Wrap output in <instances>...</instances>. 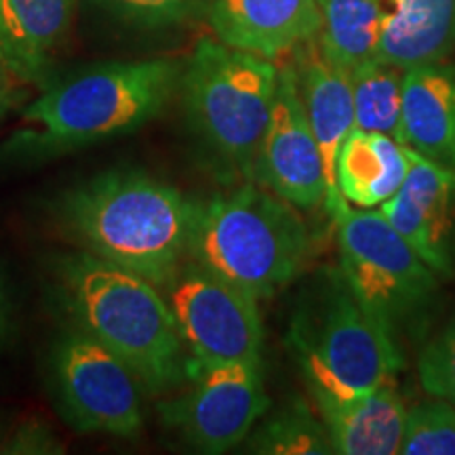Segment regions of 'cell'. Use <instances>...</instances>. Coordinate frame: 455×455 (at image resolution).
I'll return each mask as SVG.
<instances>
[{
  "instance_id": "5b68a950",
  "label": "cell",
  "mask_w": 455,
  "mask_h": 455,
  "mask_svg": "<svg viewBox=\"0 0 455 455\" xmlns=\"http://www.w3.org/2000/svg\"><path fill=\"white\" fill-rule=\"evenodd\" d=\"M278 66L268 57L201 38L181 70L186 123L220 175L255 181L272 118Z\"/></svg>"
},
{
  "instance_id": "9a60e30c",
  "label": "cell",
  "mask_w": 455,
  "mask_h": 455,
  "mask_svg": "<svg viewBox=\"0 0 455 455\" xmlns=\"http://www.w3.org/2000/svg\"><path fill=\"white\" fill-rule=\"evenodd\" d=\"M76 0H0V64L28 87H44L70 34Z\"/></svg>"
},
{
  "instance_id": "d4e9b609",
  "label": "cell",
  "mask_w": 455,
  "mask_h": 455,
  "mask_svg": "<svg viewBox=\"0 0 455 455\" xmlns=\"http://www.w3.org/2000/svg\"><path fill=\"white\" fill-rule=\"evenodd\" d=\"M418 375L428 395L455 405V315L424 341L418 355Z\"/></svg>"
},
{
  "instance_id": "30bf717a",
  "label": "cell",
  "mask_w": 455,
  "mask_h": 455,
  "mask_svg": "<svg viewBox=\"0 0 455 455\" xmlns=\"http://www.w3.org/2000/svg\"><path fill=\"white\" fill-rule=\"evenodd\" d=\"M184 395L158 405L164 426L203 453H226L251 435L270 407L261 363L195 367Z\"/></svg>"
},
{
  "instance_id": "3957f363",
  "label": "cell",
  "mask_w": 455,
  "mask_h": 455,
  "mask_svg": "<svg viewBox=\"0 0 455 455\" xmlns=\"http://www.w3.org/2000/svg\"><path fill=\"white\" fill-rule=\"evenodd\" d=\"M175 60L106 61L53 78L21 112V129L4 150L13 158H49L135 133L180 91Z\"/></svg>"
},
{
  "instance_id": "83f0119b",
  "label": "cell",
  "mask_w": 455,
  "mask_h": 455,
  "mask_svg": "<svg viewBox=\"0 0 455 455\" xmlns=\"http://www.w3.org/2000/svg\"><path fill=\"white\" fill-rule=\"evenodd\" d=\"M11 318H13V301H11L7 276L0 270V346L4 344L11 331Z\"/></svg>"
},
{
  "instance_id": "8992f818",
  "label": "cell",
  "mask_w": 455,
  "mask_h": 455,
  "mask_svg": "<svg viewBox=\"0 0 455 455\" xmlns=\"http://www.w3.org/2000/svg\"><path fill=\"white\" fill-rule=\"evenodd\" d=\"M287 344L310 396H350L388 384L405 356L369 315L339 266H323L306 281Z\"/></svg>"
},
{
  "instance_id": "277c9868",
  "label": "cell",
  "mask_w": 455,
  "mask_h": 455,
  "mask_svg": "<svg viewBox=\"0 0 455 455\" xmlns=\"http://www.w3.org/2000/svg\"><path fill=\"white\" fill-rule=\"evenodd\" d=\"M312 253L315 238L299 209L255 181L195 201L188 259L255 299L289 287L308 268Z\"/></svg>"
},
{
  "instance_id": "6da1fadb",
  "label": "cell",
  "mask_w": 455,
  "mask_h": 455,
  "mask_svg": "<svg viewBox=\"0 0 455 455\" xmlns=\"http://www.w3.org/2000/svg\"><path fill=\"white\" fill-rule=\"evenodd\" d=\"M195 201L140 169H110L53 204L55 224L95 258L167 287L188 259Z\"/></svg>"
},
{
  "instance_id": "ac0fdd59",
  "label": "cell",
  "mask_w": 455,
  "mask_h": 455,
  "mask_svg": "<svg viewBox=\"0 0 455 455\" xmlns=\"http://www.w3.org/2000/svg\"><path fill=\"white\" fill-rule=\"evenodd\" d=\"M375 7L379 60L407 70L455 51V0H375Z\"/></svg>"
},
{
  "instance_id": "7c38bea8",
  "label": "cell",
  "mask_w": 455,
  "mask_h": 455,
  "mask_svg": "<svg viewBox=\"0 0 455 455\" xmlns=\"http://www.w3.org/2000/svg\"><path fill=\"white\" fill-rule=\"evenodd\" d=\"M378 209L439 278L455 275L453 167L409 150L405 181Z\"/></svg>"
},
{
  "instance_id": "4316f807",
  "label": "cell",
  "mask_w": 455,
  "mask_h": 455,
  "mask_svg": "<svg viewBox=\"0 0 455 455\" xmlns=\"http://www.w3.org/2000/svg\"><path fill=\"white\" fill-rule=\"evenodd\" d=\"M26 87L28 84L17 81L13 74L0 64V123L4 121V116L11 110H15L26 100Z\"/></svg>"
},
{
  "instance_id": "8fae6325",
  "label": "cell",
  "mask_w": 455,
  "mask_h": 455,
  "mask_svg": "<svg viewBox=\"0 0 455 455\" xmlns=\"http://www.w3.org/2000/svg\"><path fill=\"white\" fill-rule=\"evenodd\" d=\"M255 184L268 188L299 212L325 209L327 180L321 148L301 104L291 61L278 66L276 101L261 141Z\"/></svg>"
},
{
  "instance_id": "9c48e42d",
  "label": "cell",
  "mask_w": 455,
  "mask_h": 455,
  "mask_svg": "<svg viewBox=\"0 0 455 455\" xmlns=\"http://www.w3.org/2000/svg\"><path fill=\"white\" fill-rule=\"evenodd\" d=\"M195 367L261 363L264 325L251 293L186 259L163 289Z\"/></svg>"
},
{
  "instance_id": "7402d4cb",
  "label": "cell",
  "mask_w": 455,
  "mask_h": 455,
  "mask_svg": "<svg viewBox=\"0 0 455 455\" xmlns=\"http://www.w3.org/2000/svg\"><path fill=\"white\" fill-rule=\"evenodd\" d=\"M350 76L356 129L386 133L398 140L405 70L375 57L352 70Z\"/></svg>"
},
{
  "instance_id": "603a6c76",
  "label": "cell",
  "mask_w": 455,
  "mask_h": 455,
  "mask_svg": "<svg viewBox=\"0 0 455 455\" xmlns=\"http://www.w3.org/2000/svg\"><path fill=\"white\" fill-rule=\"evenodd\" d=\"M401 455H455V405L445 398L418 403L405 413Z\"/></svg>"
},
{
  "instance_id": "7a4b0ae2",
  "label": "cell",
  "mask_w": 455,
  "mask_h": 455,
  "mask_svg": "<svg viewBox=\"0 0 455 455\" xmlns=\"http://www.w3.org/2000/svg\"><path fill=\"white\" fill-rule=\"evenodd\" d=\"M51 291L66 323L121 356L146 392L164 395L190 379L192 361L156 284L76 251L53 261Z\"/></svg>"
},
{
  "instance_id": "d6986e66",
  "label": "cell",
  "mask_w": 455,
  "mask_h": 455,
  "mask_svg": "<svg viewBox=\"0 0 455 455\" xmlns=\"http://www.w3.org/2000/svg\"><path fill=\"white\" fill-rule=\"evenodd\" d=\"M407 171V146L392 135L355 127L338 156V188L352 207L378 209L396 195Z\"/></svg>"
},
{
  "instance_id": "52a82bcc",
  "label": "cell",
  "mask_w": 455,
  "mask_h": 455,
  "mask_svg": "<svg viewBox=\"0 0 455 455\" xmlns=\"http://www.w3.org/2000/svg\"><path fill=\"white\" fill-rule=\"evenodd\" d=\"M339 270L386 335L403 350L428 321L439 275L379 209L348 207L335 218Z\"/></svg>"
},
{
  "instance_id": "484cf974",
  "label": "cell",
  "mask_w": 455,
  "mask_h": 455,
  "mask_svg": "<svg viewBox=\"0 0 455 455\" xmlns=\"http://www.w3.org/2000/svg\"><path fill=\"white\" fill-rule=\"evenodd\" d=\"M64 451L66 449L55 436V432L38 419H28L17 426L13 436L3 449V453L15 455H55Z\"/></svg>"
},
{
  "instance_id": "ffe728a7",
  "label": "cell",
  "mask_w": 455,
  "mask_h": 455,
  "mask_svg": "<svg viewBox=\"0 0 455 455\" xmlns=\"http://www.w3.org/2000/svg\"><path fill=\"white\" fill-rule=\"evenodd\" d=\"M318 41L325 53L352 72L378 57L379 13L375 0H316Z\"/></svg>"
},
{
  "instance_id": "ba28073f",
  "label": "cell",
  "mask_w": 455,
  "mask_h": 455,
  "mask_svg": "<svg viewBox=\"0 0 455 455\" xmlns=\"http://www.w3.org/2000/svg\"><path fill=\"white\" fill-rule=\"evenodd\" d=\"M47 379L61 419L76 432L133 439L144 428V386L138 375L70 323L61 325L51 344Z\"/></svg>"
},
{
  "instance_id": "44dd1931",
  "label": "cell",
  "mask_w": 455,
  "mask_h": 455,
  "mask_svg": "<svg viewBox=\"0 0 455 455\" xmlns=\"http://www.w3.org/2000/svg\"><path fill=\"white\" fill-rule=\"evenodd\" d=\"M251 453L259 455H331V439L312 401L284 403L275 413L266 411L247 436Z\"/></svg>"
},
{
  "instance_id": "4fadbf2b",
  "label": "cell",
  "mask_w": 455,
  "mask_h": 455,
  "mask_svg": "<svg viewBox=\"0 0 455 455\" xmlns=\"http://www.w3.org/2000/svg\"><path fill=\"white\" fill-rule=\"evenodd\" d=\"M291 53L301 104L321 148L323 167H325V212L335 221L350 204L338 188V156L341 144L356 127L352 76L346 68H341L325 53L318 36L299 43Z\"/></svg>"
},
{
  "instance_id": "cb8c5ba5",
  "label": "cell",
  "mask_w": 455,
  "mask_h": 455,
  "mask_svg": "<svg viewBox=\"0 0 455 455\" xmlns=\"http://www.w3.org/2000/svg\"><path fill=\"white\" fill-rule=\"evenodd\" d=\"M101 13L131 30L158 32L207 13L209 0H91Z\"/></svg>"
},
{
  "instance_id": "2e32d148",
  "label": "cell",
  "mask_w": 455,
  "mask_h": 455,
  "mask_svg": "<svg viewBox=\"0 0 455 455\" xmlns=\"http://www.w3.org/2000/svg\"><path fill=\"white\" fill-rule=\"evenodd\" d=\"M398 141L430 161L455 169V64L451 61L407 68Z\"/></svg>"
},
{
  "instance_id": "5bb4252c",
  "label": "cell",
  "mask_w": 455,
  "mask_h": 455,
  "mask_svg": "<svg viewBox=\"0 0 455 455\" xmlns=\"http://www.w3.org/2000/svg\"><path fill=\"white\" fill-rule=\"evenodd\" d=\"M207 21L228 47L276 60L316 36V0H209Z\"/></svg>"
},
{
  "instance_id": "e0dca14e",
  "label": "cell",
  "mask_w": 455,
  "mask_h": 455,
  "mask_svg": "<svg viewBox=\"0 0 455 455\" xmlns=\"http://www.w3.org/2000/svg\"><path fill=\"white\" fill-rule=\"evenodd\" d=\"M338 455H396L407 409L395 384L350 396H310Z\"/></svg>"
}]
</instances>
